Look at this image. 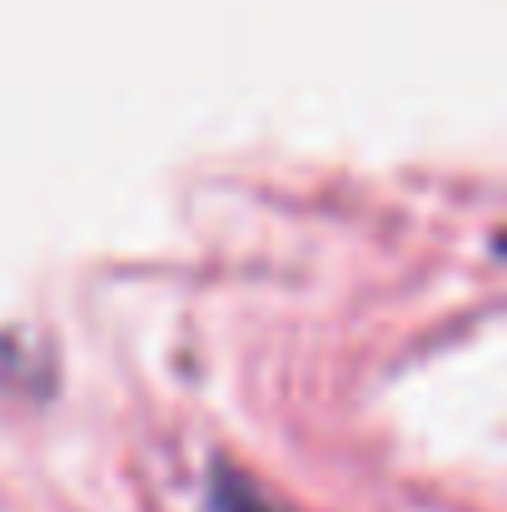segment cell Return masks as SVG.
Wrapping results in <instances>:
<instances>
[{
	"instance_id": "1",
	"label": "cell",
	"mask_w": 507,
	"mask_h": 512,
	"mask_svg": "<svg viewBox=\"0 0 507 512\" xmlns=\"http://www.w3.org/2000/svg\"><path fill=\"white\" fill-rule=\"evenodd\" d=\"M209 508L214 512H279L264 493H254L239 473H214V488H209Z\"/></svg>"
}]
</instances>
